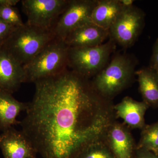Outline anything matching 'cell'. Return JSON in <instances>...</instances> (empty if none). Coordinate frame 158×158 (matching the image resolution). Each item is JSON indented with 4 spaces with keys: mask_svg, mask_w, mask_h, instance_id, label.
Returning <instances> with one entry per match:
<instances>
[{
    "mask_svg": "<svg viewBox=\"0 0 158 158\" xmlns=\"http://www.w3.org/2000/svg\"><path fill=\"white\" fill-rule=\"evenodd\" d=\"M68 49L62 39L56 38L49 43L34 59L23 65L27 82L34 83L67 69Z\"/></svg>",
    "mask_w": 158,
    "mask_h": 158,
    "instance_id": "277c9868",
    "label": "cell"
},
{
    "mask_svg": "<svg viewBox=\"0 0 158 158\" xmlns=\"http://www.w3.org/2000/svg\"><path fill=\"white\" fill-rule=\"evenodd\" d=\"M124 8L119 0H97L91 14V22L109 31Z\"/></svg>",
    "mask_w": 158,
    "mask_h": 158,
    "instance_id": "9a60e30c",
    "label": "cell"
},
{
    "mask_svg": "<svg viewBox=\"0 0 158 158\" xmlns=\"http://www.w3.org/2000/svg\"><path fill=\"white\" fill-rule=\"evenodd\" d=\"M55 38L52 31L25 23L23 27L15 29L2 46L24 65Z\"/></svg>",
    "mask_w": 158,
    "mask_h": 158,
    "instance_id": "3957f363",
    "label": "cell"
},
{
    "mask_svg": "<svg viewBox=\"0 0 158 158\" xmlns=\"http://www.w3.org/2000/svg\"><path fill=\"white\" fill-rule=\"evenodd\" d=\"M135 158H158L152 152L142 149H136Z\"/></svg>",
    "mask_w": 158,
    "mask_h": 158,
    "instance_id": "7402d4cb",
    "label": "cell"
},
{
    "mask_svg": "<svg viewBox=\"0 0 158 158\" xmlns=\"http://www.w3.org/2000/svg\"><path fill=\"white\" fill-rule=\"evenodd\" d=\"M116 45L110 39L95 46L69 48L67 68L86 78L94 77L108 64L110 56L116 50Z\"/></svg>",
    "mask_w": 158,
    "mask_h": 158,
    "instance_id": "5b68a950",
    "label": "cell"
},
{
    "mask_svg": "<svg viewBox=\"0 0 158 158\" xmlns=\"http://www.w3.org/2000/svg\"><path fill=\"white\" fill-rule=\"evenodd\" d=\"M26 82L23 65L2 46H0V89L12 94Z\"/></svg>",
    "mask_w": 158,
    "mask_h": 158,
    "instance_id": "30bf717a",
    "label": "cell"
},
{
    "mask_svg": "<svg viewBox=\"0 0 158 158\" xmlns=\"http://www.w3.org/2000/svg\"><path fill=\"white\" fill-rule=\"evenodd\" d=\"M109 37V31L91 23L72 31L63 40L68 48L88 47L102 44Z\"/></svg>",
    "mask_w": 158,
    "mask_h": 158,
    "instance_id": "8fae6325",
    "label": "cell"
},
{
    "mask_svg": "<svg viewBox=\"0 0 158 158\" xmlns=\"http://www.w3.org/2000/svg\"><path fill=\"white\" fill-rule=\"evenodd\" d=\"M0 148L4 158H36L37 153L24 133L13 127L0 135Z\"/></svg>",
    "mask_w": 158,
    "mask_h": 158,
    "instance_id": "9c48e42d",
    "label": "cell"
},
{
    "mask_svg": "<svg viewBox=\"0 0 158 158\" xmlns=\"http://www.w3.org/2000/svg\"><path fill=\"white\" fill-rule=\"evenodd\" d=\"M135 75L143 101L149 107H158V73L148 66L136 71Z\"/></svg>",
    "mask_w": 158,
    "mask_h": 158,
    "instance_id": "2e32d148",
    "label": "cell"
},
{
    "mask_svg": "<svg viewBox=\"0 0 158 158\" xmlns=\"http://www.w3.org/2000/svg\"><path fill=\"white\" fill-rule=\"evenodd\" d=\"M106 144L115 158H132L134 140L127 128L113 122L106 135Z\"/></svg>",
    "mask_w": 158,
    "mask_h": 158,
    "instance_id": "7c38bea8",
    "label": "cell"
},
{
    "mask_svg": "<svg viewBox=\"0 0 158 158\" xmlns=\"http://www.w3.org/2000/svg\"><path fill=\"white\" fill-rule=\"evenodd\" d=\"M20 2L19 0H0V6L14 7Z\"/></svg>",
    "mask_w": 158,
    "mask_h": 158,
    "instance_id": "603a6c76",
    "label": "cell"
},
{
    "mask_svg": "<svg viewBox=\"0 0 158 158\" xmlns=\"http://www.w3.org/2000/svg\"><path fill=\"white\" fill-rule=\"evenodd\" d=\"M138 61L129 54H116L91 81L93 88L104 98L111 100L130 85L135 79Z\"/></svg>",
    "mask_w": 158,
    "mask_h": 158,
    "instance_id": "7a4b0ae2",
    "label": "cell"
},
{
    "mask_svg": "<svg viewBox=\"0 0 158 158\" xmlns=\"http://www.w3.org/2000/svg\"><path fill=\"white\" fill-rule=\"evenodd\" d=\"M149 107L144 102H138L126 97L113 108L116 115L130 127L142 129L146 125L144 115Z\"/></svg>",
    "mask_w": 158,
    "mask_h": 158,
    "instance_id": "4fadbf2b",
    "label": "cell"
},
{
    "mask_svg": "<svg viewBox=\"0 0 158 158\" xmlns=\"http://www.w3.org/2000/svg\"><path fill=\"white\" fill-rule=\"evenodd\" d=\"M16 28L0 18V46L5 44Z\"/></svg>",
    "mask_w": 158,
    "mask_h": 158,
    "instance_id": "ffe728a7",
    "label": "cell"
},
{
    "mask_svg": "<svg viewBox=\"0 0 158 158\" xmlns=\"http://www.w3.org/2000/svg\"><path fill=\"white\" fill-rule=\"evenodd\" d=\"M27 103L18 101L9 92L0 89V131H6L13 126L20 124L17 116L26 111Z\"/></svg>",
    "mask_w": 158,
    "mask_h": 158,
    "instance_id": "5bb4252c",
    "label": "cell"
},
{
    "mask_svg": "<svg viewBox=\"0 0 158 158\" xmlns=\"http://www.w3.org/2000/svg\"><path fill=\"white\" fill-rule=\"evenodd\" d=\"M75 158H115L106 143L102 140L84 147Z\"/></svg>",
    "mask_w": 158,
    "mask_h": 158,
    "instance_id": "e0dca14e",
    "label": "cell"
},
{
    "mask_svg": "<svg viewBox=\"0 0 158 158\" xmlns=\"http://www.w3.org/2000/svg\"><path fill=\"white\" fill-rule=\"evenodd\" d=\"M69 0H23V10L29 25L52 31Z\"/></svg>",
    "mask_w": 158,
    "mask_h": 158,
    "instance_id": "52a82bcc",
    "label": "cell"
},
{
    "mask_svg": "<svg viewBox=\"0 0 158 158\" xmlns=\"http://www.w3.org/2000/svg\"><path fill=\"white\" fill-rule=\"evenodd\" d=\"M144 18V12L136 6L125 8L109 30L110 39L123 48H130L141 34Z\"/></svg>",
    "mask_w": 158,
    "mask_h": 158,
    "instance_id": "8992f818",
    "label": "cell"
},
{
    "mask_svg": "<svg viewBox=\"0 0 158 158\" xmlns=\"http://www.w3.org/2000/svg\"><path fill=\"white\" fill-rule=\"evenodd\" d=\"M0 18L16 28L24 25L17 8L0 6Z\"/></svg>",
    "mask_w": 158,
    "mask_h": 158,
    "instance_id": "d6986e66",
    "label": "cell"
},
{
    "mask_svg": "<svg viewBox=\"0 0 158 158\" xmlns=\"http://www.w3.org/2000/svg\"><path fill=\"white\" fill-rule=\"evenodd\" d=\"M97 0H69L53 28L56 38L64 40L72 31L92 23L91 16Z\"/></svg>",
    "mask_w": 158,
    "mask_h": 158,
    "instance_id": "ba28073f",
    "label": "cell"
},
{
    "mask_svg": "<svg viewBox=\"0 0 158 158\" xmlns=\"http://www.w3.org/2000/svg\"><path fill=\"white\" fill-rule=\"evenodd\" d=\"M158 147V122L145 125L142 129L141 138L136 149L154 152Z\"/></svg>",
    "mask_w": 158,
    "mask_h": 158,
    "instance_id": "ac0fdd59",
    "label": "cell"
},
{
    "mask_svg": "<svg viewBox=\"0 0 158 158\" xmlns=\"http://www.w3.org/2000/svg\"><path fill=\"white\" fill-rule=\"evenodd\" d=\"M149 67L158 73V38L153 47L152 53Z\"/></svg>",
    "mask_w": 158,
    "mask_h": 158,
    "instance_id": "44dd1931",
    "label": "cell"
},
{
    "mask_svg": "<svg viewBox=\"0 0 158 158\" xmlns=\"http://www.w3.org/2000/svg\"><path fill=\"white\" fill-rule=\"evenodd\" d=\"M153 152L154 153L156 154L157 156H158V147L156 148V150Z\"/></svg>",
    "mask_w": 158,
    "mask_h": 158,
    "instance_id": "d4e9b609",
    "label": "cell"
},
{
    "mask_svg": "<svg viewBox=\"0 0 158 158\" xmlns=\"http://www.w3.org/2000/svg\"><path fill=\"white\" fill-rule=\"evenodd\" d=\"M34 83V98L20 125L44 158H75L88 144L102 140L114 122L110 100L89 79L68 68Z\"/></svg>",
    "mask_w": 158,
    "mask_h": 158,
    "instance_id": "6da1fadb",
    "label": "cell"
},
{
    "mask_svg": "<svg viewBox=\"0 0 158 158\" xmlns=\"http://www.w3.org/2000/svg\"><path fill=\"white\" fill-rule=\"evenodd\" d=\"M119 1L124 8H128L134 6L133 3L135 2L133 0H119Z\"/></svg>",
    "mask_w": 158,
    "mask_h": 158,
    "instance_id": "cb8c5ba5",
    "label": "cell"
}]
</instances>
